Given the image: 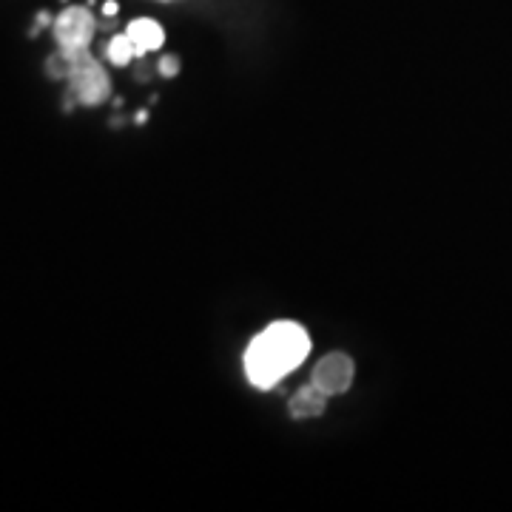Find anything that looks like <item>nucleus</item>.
Segmentation results:
<instances>
[{
    "instance_id": "nucleus-1",
    "label": "nucleus",
    "mask_w": 512,
    "mask_h": 512,
    "mask_svg": "<svg viewBox=\"0 0 512 512\" xmlns=\"http://www.w3.org/2000/svg\"><path fill=\"white\" fill-rule=\"evenodd\" d=\"M308 350H311L308 330L299 328L296 322H276L268 330H262L245 353L248 379L265 390L279 379H285L308 356Z\"/></svg>"
},
{
    "instance_id": "nucleus-2",
    "label": "nucleus",
    "mask_w": 512,
    "mask_h": 512,
    "mask_svg": "<svg viewBox=\"0 0 512 512\" xmlns=\"http://www.w3.org/2000/svg\"><path fill=\"white\" fill-rule=\"evenodd\" d=\"M66 52V49H63ZM72 57V72H69V86L72 97L80 106H100L106 103L111 94V80L106 69L89 55V49L80 52H66Z\"/></svg>"
},
{
    "instance_id": "nucleus-3",
    "label": "nucleus",
    "mask_w": 512,
    "mask_h": 512,
    "mask_svg": "<svg viewBox=\"0 0 512 512\" xmlns=\"http://www.w3.org/2000/svg\"><path fill=\"white\" fill-rule=\"evenodd\" d=\"M55 37L57 43H60V49H66V52L89 49V43H92L94 37L92 12L83 9V6H69L63 15H57Z\"/></svg>"
},
{
    "instance_id": "nucleus-4",
    "label": "nucleus",
    "mask_w": 512,
    "mask_h": 512,
    "mask_svg": "<svg viewBox=\"0 0 512 512\" xmlns=\"http://www.w3.org/2000/svg\"><path fill=\"white\" fill-rule=\"evenodd\" d=\"M353 376H356V367L348 353H328L319 359V365L313 367L311 384H316L328 396H342L350 390Z\"/></svg>"
},
{
    "instance_id": "nucleus-5",
    "label": "nucleus",
    "mask_w": 512,
    "mask_h": 512,
    "mask_svg": "<svg viewBox=\"0 0 512 512\" xmlns=\"http://www.w3.org/2000/svg\"><path fill=\"white\" fill-rule=\"evenodd\" d=\"M328 393H322L316 384H308V387H302L296 396L288 404V410H291L293 419H313V416H322L325 413V407H328Z\"/></svg>"
},
{
    "instance_id": "nucleus-6",
    "label": "nucleus",
    "mask_w": 512,
    "mask_h": 512,
    "mask_svg": "<svg viewBox=\"0 0 512 512\" xmlns=\"http://www.w3.org/2000/svg\"><path fill=\"white\" fill-rule=\"evenodd\" d=\"M126 35L134 40V46H137V57H143L146 52H151V49H160L165 40L163 26H160L157 20H148V18L131 20V23H128Z\"/></svg>"
},
{
    "instance_id": "nucleus-7",
    "label": "nucleus",
    "mask_w": 512,
    "mask_h": 512,
    "mask_svg": "<svg viewBox=\"0 0 512 512\" xmlns=\"http://www.w3.org/2000/svg\"><path fill=\"white\" fill-rule=\"evenodd\" d=\"M137 57V46H134V40L128 35H117L111 37L109 43V60L114 63V66H126V63H131Z\"/></svg>"
},
{
    "instance_id": "nucleus-8",
    "label": "nucleus",
    "mask_w": 512,
    "mask_h": 512,
    "mask_svg": "<svg viewBox=\"0 0 512 512\" xmlns=\"http://www.w3.org/2000/svg\"><path fill=\"white\" fill-rule=\"evenodd\" d=\"M157 72L163 74V77H177V74H180V57L165 55L163 60H160V66H157Z\"/></svg>"
},
{
    "instance_id": "nucleus-9",
    "label": "nucleus",
    "mask_w": 512,
    "mask_h": 512,
    "mask_svg": "<svg viewBox=\"0 0 512 512\" xmlns=\"http://www.w3.org/2000/svg\"><path fill=\"white\" fill-rule=\"evenodd\" d=\"M103 12H106V15H117V3H106Z\"/></svg>"
}]
</instances>
